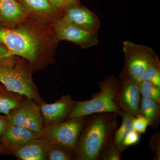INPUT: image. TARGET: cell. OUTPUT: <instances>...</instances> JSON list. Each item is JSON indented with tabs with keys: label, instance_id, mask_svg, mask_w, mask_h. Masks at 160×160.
I'll use <instances>...</instances> for the list:
<instances>
[{
	"label": "cell",
	"instance_id": "f546056e",
	"mask_svg": "<svg viewBox=\"0 0 160 160\" xmlns=\"http://www.w3.org/2000/svg\"><path fill=\"white\" fill-rule=\"evenodd\" d=\"M4 90H5V89H4V88H3V86H1V85H0V92L3 91H4Z\"/></svg>",
	"mask_w": 160,
	"mask_h": 160
},
{
	"label": "cell",
	"instance_id": "d4e9b609",
	"mask_svg": "<svg viewBox=\"0 0 160 160\" xmlns=\"http://www.w3.org/2000/svg\"><path fill=\"white\" fill-rule=\"evenodd\" d=\"M12 52L4 45L0 43V66L7 65L13 62Z\"/></svg>",
	"mask_w": 160,
	"mask_h": 160
},
{
	"label": "cell",
	"instance_id": "3957f363",
	"mask_svg": "<svg viewBox=\"0 0 160 160\" xmlns=\"http://www.w3.org/2000/svg\"><path fill=\"white\" fill-rule=\"evenodd\" d=\"M0 43L7 47L13 56L22 57L34 63L39 54L40 43L34 32L25 27L13 29L0 24Z\"/></svg>",
	"mask_w": 160,
	"mask_h": 160
},
{
	"label": "cell",
	"instance_id": "6da1fadb",
	"mask_svg": "<svg viewBox=\"0 0 160 160\" xmlns=\"http://www.w3.org/2000/svg\"><path fill=\"white\" fill-rule=\"evenodd\" d=\"M118 116L114 112L88 116L79 138L76 160H98L103 149L113 138L117 126Z\"/></svg>",
	"mask_w": 160,
	"mask_h": 160
},
{
	"label": "cell",
	"instance_id": "44dd1931",
	"mask_svg": "<svg viewBox=\"0 0 160 160\" xmlns=\"http://www.w3.org/2000/svg\"><path fill=\"white\" fill-rule=\"evenodd\" d=\"M148 81L160 88V62H156L147 67L143 72L139 81Z\"/></svg>",
	"mask_w": 160,
	"mask_h": 160
},
{
	"label": "cell",
	"instance_id": "8992f818",
	"mask_svg": "<svg viewBox=\"0 0 160 160\" xmlns=\"http://www.w3.org/2000/svg\"><path fill=\"white\" fill-rule=\"evenodd\" d=\"M123 45L125 56L123 71L129 78L138 82L145 69L159 60L150 47L129 41L124 42Z\"/></svg>",
	"mask_w": 160,
	"mask_h": 160
},
{
	"label": "cell",
	"instance_id": "4316f807",
	"mask_svg": "<svg viewBox=\"0 0 160 160\" xmlns=\"http://www.w3.org/2000/svg\"><path fill=\"white\" fill-rule=\"evenodd\" d=\"M58 9H65L72 5H78L79 0H49Z\"/></svg>",
	"mask_w": 160,
	"mask_h": 160
},
{
	"label": "cell",
	"instance_id": "ffe728a7",
	"mask_svg": "<svg viewBox=\"0 0 160 160\" xmlns=\"http://www.w3.org/2000/svg\"><path fill=\"white\" fill-rule=\"evenodd\" d=\"M75 154L68 149L50 143L47 158L49 160H70L74 158Z\"/></svg>",
	"mask_w": 160,
	"mask_h": 160
},
{
	"label": "cell",
	"instance_id": "277c9868",
	"mask_svg": "<svg viewBox=\"0 0 160 160\" xmlns=\"http://www.w3.org/2000/svg\"><path fill=\"white\" fill-rule=\"evenodd\" d=\"M0 83L7 91L26 96L36 102H41L29 73L22 66L14 61L0 66Z\"/></svg>",
	"mask_w": 160,
	"mask_h": 160
},
{
	"label": "cell",
	"instance_id": "484cf974",
	"mask_svg": "<svg viewBox=\"0 0 160 160\" xmlns=\"http://www.w3.org/2000/svg\"><path fill=\"white\" fill-rule=\"evenodd\" d=\"M149 145L151 149L155 153V159H160V133L156 132L151 138Z\"/></svg>",
	"mask_w": 160,
	"mask_h": 160
},
{
	"label": "cell",
	"instance_id": "9c48e42d",
	"mask_svg": "<svg viewBox=\"0 0 160 160\" xmlns=\"http://www.w3.org/2000/svg\"><path fill=\"white\" fill-rule=\"evenodd\" d=\"M56 35L59 40L72 42L83 48H89L98 43L97 32L85 30L58 19L54 25Z\"/></svg>",
	"mask_w": 160,
	"mask_h": 160
},
{
	"label": "cell",
	"instance_id": "ba28073f",
	"mask_svg": "<svg viewBox=\"0 0 160 160\" xmlns=\"http://www.w3.org/2000/svg\"><path fill=\"white\" fill-rule=\"evenodd\" d=\"M118 105L124 112L135 117L140 113L141 96L137 82L129 78L122 71L118 81Z\"/></svg>",
	"mask_w": 160,
	"mask_h": 160
},
{
	"label": "cell",
	"instance_id": "e0dca14e",
	"mask_svg": "<svg viewBox=\"0 0 160 160\" xmlns=\"http://www.w3.org/2000/svg\"><path fill=\"white\" fill-rule=\"evenodd\" d=\"M122 119V124L118 129L115 132L113 137L114 145L119 150L123 152V142L126 136L131 130H133L132 122L135 117L130 113L123 112L119 114Z\"/></svg>",
	"mask_w": 160,
	"mask_h": 160
},
{
	"label": "cell",
	"instance_id": "5bb4252c",
	"mask_svg": "<svg viewBox=\"0 0 160 160\" xmlns=\"http://www.w3.org/2000/svg\"><path fill=\"white\" fill-rule=\"evenodd\" d=\"M26 14L18 0H0V24L4 27L13 28L24 20Z\"/></svg>",
	"mask_w": 160,
	"mask_h": 160
},
{
	"label": "cell",
	"instance_id": "f1b7e54d",
	"mask_svg": "<svg viewBox=\"0 0 160 160\" xmlns=\"http://www.w3.org/2000/svg\"><path fill=\"white\" fill-rule=\"evenodd\" d=\"M8 153V152L6 151L4 146L2 144H0V154L4 155Z\"/></svg>",
	"mask_w": 160,
	"mask_h": 160
},
{
	"label": "cell",
	"instance_id": "52a82bcc",
	"mask_svg": "<svg viewBox=\"0 0 160 160\" xmlns=\"http://www.w3.org/2000/svg\"><path fill=\"white\" fill-rule=\"evenodd\" d=\"M9 124L27 127L37 133L43 129V120L40 106L33 100L22 102L7 116Z\"/></svg>",
	"mask_w": 160,
	"mask_h": 160
},
{
	"label": "cell",
	"instance_id": "7402d4cb",
	"mask_svg": "<svg viewBox=\"0 0 160 160\" xmlns=\"http://www.w3.org/2000/svg\"><path fill=\"white\" fill-rule=\"evenodd\" d=\"M122 152L115 146L112 138L103 149L98 160H121Z\"/></svg>",
	"mask_w": 160,
	"mask_h": 160
},
{
	"label": "cell",
	"instance_id": "7a4b0ae2",
	"mask_svg": "<svg viewBox=\"0 0 160 160\" xmlns=\"http://www.w3.org/2000/svg\"><path fill=\"white\" fill-rule=\"evenodd\" d=\"M99 85L100 91L93 94L90 100L74 101L69 119L101 112H114L119 115L123 112L118 105V81L109 77Z\"/></svg>",
	"mask_w": 160,
	"mask_h": 160
},
{
	"label": "cell",
	"instance_id": "8fae6325",
	"mask_svg": "<svg viewBox=\"0 0 160 160\" xmlns=\"http://www.w3.org/2000/svg\"><path fill=\"white\" fill-rule=\"evenodd\" d=\"M41 137H42L41 133L35 132L27 127L9 123L1 138V144L9 153L31 140Z\"/></svg>",
	"mask_w": 160,
	"mask_h": 160
},
{
	"label": "cell",
	"instance_id": "d6986e66",
	"mask_svg": "<svg viewBox=\"0 0 160 160\" xmlns=\"http://www.w3.org/2000/svg\"><path fill=\"white\" fill-rule=\"evenodd\" d=\"M22 102L7 93L5 90L0 92V112L8 116L12 110L20 106Z\"/></svg>",
	"mask_w": 160,
	"mask_h": 160
},
{
	"label": "cell",
	"instance_id": "ac0fdd59",
	"mask_svg": "<svg viewBox=\"0 0 160 160\" xmlns=\"http://www.w3.org/2000/svg\"><path fill=\"white\" fill-rule=\"evenodd\" d=\"M141 96L160 103V88L148 81L138 82Z\"/></svg>",
	"mask_w": 160,
	"mask_h": 160
},
{
	"label": "cell",
	"instance_id": "30bf717a",
	"mask_svg": "<svg viewBox=\"0 0 160 160\" xmlns=\"http://www.w3.org/2000/svg\"><path fill=\"white\" fill-rule=\"evenodd\" d=\"M74 104L69 95L62 97L52 104L41 102L40 106L44 122L47 126H53L69 120V113Z\"/></svg>",
	"mask_w": 160,
	"mask_h": 160
},
{
	"label": "cell",
	"instance_id": "cb8c5ba5",
	"mask_svg": "<svg viewBox=\"0 0 160 160\" xmlns=\"http://www.w3.org/2000/svg\"><path fill=\"white\" fill-rule=\"evenodd\" d=\"M141 136L135 130L129 132L126 136L123 142V147L124 150L130 146H134L138 144L141 141Z\"/></svg>",
	"mask_w": 160,
	"mask_h": 160
},
{
	"label": "cell",
	"instance_id": "9a60e30c",
	"mask_svg": "<svg viewBox=\"0 0 160 160\" xmlns=\"http://www.w3.org/2000/svg\"><path fill=\"white\" fill-rule=\"evenodd\" d=\"M140 113L148 120L149 126L152 129H156L160 122V103L142 97Z\"/></svg>",
	"mask_w": 160,
	"mask_h": 160
},
{
	"label": "cell",
	"instance_id": "603a6c76",
	"mask_svg": "<svg viewBox=\"0 0 160 160\" xmlns=\"http://www.w3.org/2000/svg\"><path fill=\"white\" fill-rule=\"evenodd\" d=\"M148 126H149V122L142 115H138L133 120V129L140 134L146 133Z\"/></svg>",
	"mask_w": 160,
	"mask_h": 160
},
{
	"label": "cell",
	"instance_id": "4fadbf2b",
	"mask_svg": "<svg viewBox=\"0 0 160 160\" xmlns=\"http://www.w3.org/2000/svg\"><path fill=\"white\" fill-rule=\"evenodd\" d=\"M50 143L46 138L41 137L31 140L13 151L21 160H46Z\"/></svg>",
	"mask_w": 160,
	"mask_h": 160
},
{
	"label": "cell",
	"instance_id": "83f0119b",
	"mask_svg": "<svg viewBox=\"0 0 160 160\" xmlns=\"http://www.w3.org/2000/svg\"><path fill=\"white\" fill-rule=\"evenodd\" d=\"M9 124V122L7 116H3L0 115V144H1V138L3 133L6 130Z\"/></svg>",
	"mask_w": 160,
	"mask_h": 160
},
{
	"label": "cell",
	"instance_id": "7c38bea8",
	"mask_svg": "<svg viewBox=\"0 0 160 160\" xmlns=\"http://www.w3.org/2000/svg\"><path fill=\"white\" fill-rule=\"evenodd\" d=\"M65 9L63 20L82 29L97 32L100 22L98 18L94 13L78 5L69 6Z\"/></svg>",
	"mask_w": 160,
	"mask_h": 160
},
{
	"label": "cell",
	"instance_id": "2e32d148",
	"mask_svg": "<svg viewBox=\"0 0 160 160\" xmlns=\"http://www.w3.org/2000/svg\"><path fill=\"white\" fill-rule=\"evenodd\" d=\"M26 12L39 14L56 13L58 9L49 0H18Z\"/></svg>",
	"mask_w": 160,
	"mask_h": 160
},
{
	"label": "cell",
	"instance_id": "5b68a950",
	"mask_svg": "<svg viewBox=\"0 0 160 160\" xmlns=\"http://www.w3.org/2000/svg\"><path fill=\"white\" fill-rule=\"evenodd\" d=\"M88 116L74 118L43 128L41 134L52 144L66 148L75 155L81 131Z\"/></svg>",
	"mask_w": 160,
	"mask_h": 160
}]
</instances>
